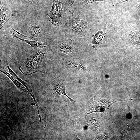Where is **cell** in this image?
<instances>
[{
    "label": "cell",
    "instance_id": "1",
    "mask_svg": "<svg viewBox=\"0 0 140 140\" xmlns=\"http://www.w3.org/2000/svg\"><path fill=\"white\" fill-rule=\"evenodd\" d=\"M132 99H97L90 103L86 109L80 114V117L81 118H83L94 112L105 113L113 104L117 101Z\"/></svg>",
    "mask_w": 140,
    "mask_h": 140
},
{
    "label": "cell",
    "instance_id": "2",
    "mask_svg": "<svg viewBox=\"0 0 140 140\" xmlns=\"http://www.w3.org/2000/svg\"><path fill=\"white\" fill-rule=\"evenodd\" d=\"M69 20L72 35L74 36L83 37L90 30L87 23L76 12H72V17Z\"/></svg>",
    "mask_w": 140,
    "mask_h": 140
},
{
    "label": "cell",
    "instance_id": "3",
    "mask_svg": "<svg viewBox=\"0 0 140 140\" xmlns=\"http://www.w3.org/2000/svg\"><path fill=\"white\" fill-rule=\"evenodd\" d=\"M64 0H52L51 9L47 15L52 20V23L55 26L58 25L62 23L64 11L62 4Z\"/></svg>",
    "mask_w": 140,
    "mask_h": 140
},
{
    "label": "cell",
    "instance_id": "4",
    "mask_svg": "<svg viewBox=\"0 0 140 140\" xmlns=\"http://www.w3.org/2000/svg\"><path fill=\"white\" fill-rule=\"evenodd\" d=\"M67 85V82L63 77L59 76L55 78L51 82V87L53 90V94L56 98H59L60 97V95H63L67 97L71 102H75L66 94L65 87Z\"/></svg>",
    "mask_w": 140,
    "mask_h": 140
},
{
    "label": "cell",
    "instance_id": "5",
    "mask_svg": "<svg viewBox=\"0 0 140 140\" xmlns=\"http://www.w3.org/2000/svg\"><path fill=\"white\" fill-rule=\"evenodd\" d=\"M19 71L25 76L30 75L38 72L43 73L40 70L37 63L31 58H28L19 66Z\"/></svg>",
    "mask_w": 140,
    "mask_h": 140
},
{
    "label": "cell",
    "instance_id": "6",
    "mask_svg": "<svg viewBox=\"0 0 140 140\" xmlns=\"http://www.w3.org/2000/svg\"><path fill=\"white\" fill-rule=\"evenodd\" d=\"M29 29L30 35L28 37L23 35L16 31L15 32L24 37L30 38L32 40L40 41L43 37L42 28L40 25L37 22H33L29 26Z\"/></svg>",
    "mask_w": 140,
    "mask_h": 140
},
{
    "label": "cell",
    "instance_id": "7",
    "mask_svg": "<svg viewBox=\"0 0 140 140\" xmlns=\"http://www.w3.org/2000/svg\"><path fill=\"white\" fill-rule=\"evenodd\" d=\"M11 35L13 38H18L20 39L22 42L29 44L34 49L40 48L47 51L50 50V47L46 43L22 39L18 37L13 31L11 33Z\"/></svg>",
    "mask_w": 140,
    "mask_h": 140
},
{
    "label": "cell",
    "instance_id": "8",
    "mask_svg": "<svg viewBox=\"0 0 140 140\" xmlns=\"http://www.w3.org/2000/svg\"><path fill=\"white\" fill-rule=\"evenodd\" d=\"M47 51L42 49L37 48L33 51L31 55L30 58L37 63L39 68L44 62L45 53Z\"/></svg>",
    "mask_w": 140,
    "mask_h": 140
},
{
    "label": "cell",
    "instance_id": "9",
    "mask_svg": "<svg viewBox=\"0 0 140 140\" xmlns=\"http://www.w3.org/2000/svg\"><path fill=\"white\" fill-rule=\"evenodd\" d=\"M0 72L4 74L7 76L15 83L20 90L23 92L28 93L27 90L24 86L21 84L19 81L15 78L10 73H8L6 70L4 68L1 66Z\"/></svg>",
    "mask_w": 140,
    "mask_h": 140
},
{
    "label": "cell",
    "instance_id": "10",
    "mask_svg": "<svg viewBox=\"0 0 140 140\" xmlns=\"http://www.w3.org/2000/svg\"><path fill=\"white\" fill-rule=\"evenodd\" d=\"M6 66L8 68L9 73L26 87V89H27L29 93H30L31 94H32L31 88L30 85L20 79L11 69L8 63L6 64Z\"/></svg>",
    "mask_w": 140,
    "mask_h": 140
},
{
    "label": "cell",
    "instance_id": "11",
    "mask_svg": "<svg viewBox=\"0 0 140 140\" xmlns=\"http://www.w3.org/2000/svg\"><path fill=\"white\" fill-rule=\"evenodd\" d=\"M57 47L59 51L63 54L72 52L73 50L71 46L63 43H61L59 44Z\"/></svg>",
    "mask_w": 140,
    "mask_h": 140
},
{
    "label": "cell",
    "instance_id": "12",
    "mask_svg": "<svg viewBox=\"0 0 140 140\" xmlns=\"http://www.w3.org/2000/svg\"><path fill=\"white\" fill-rule=\"evenodd\" d=\"M4 9L0 5V29H1L9 19Z\"/></svg>",
    "mask_w": 140,
    "mask_h": 140
},
{
    "label": "cell",
    "instance_id": "13",
    "mask_svg": "<svg viewBox=\"0 0 140 140\" xmlns=\"http://www.w3.org/2000/svg\"><path fill=\"white\" fill-rule=\"evenodd\" d=\"M130 33L132 42L136 44L140 45V33L134 31H131Z\"/></svg>",
    "mask_w": 140,
    "mask_h": 140
},
{
    "label": "cell",
    "instance_id": "14",
    "mask_svg": "<svg viewBox=\"0 0 140 140\" xmlns=\"http://www.w3.org/2000/svg\"><path fill=\"white\" fill-rule=\"evenodd\" d=\"M103 32L99 31L96 32L94 36L93 42L95 44H98L102 40L104 35Z\"/></svg>",
    "mask_w": 140,
    "mask_h": 140
},
{
    "label": "cell",
    "instance_id": "15",
    "mask_svg": "<svg viewBox=\"0 0 140 140\" xmlns=\"http://www.w3.org/2000/svg\"><path fill=\"white\" fill-rule=\"evenodd\" d=\"M76 0H64L62 3L63 10L66 11L70 8Z\"/></svg>",
    "mask_w": 140,
    "mask_h": 140
},
{
    "label": "cell",
    "instance_id": "16",
    "mask_svg": "<svg viewBox=\"0 0 140 140\" xmlns=\"http://www.w3.org/2000/svg\"><path fill=\"white\" fill-rule=\"evenodd\" d=\"M83 7L88 4L97 1H103L113 4V0H84Z\"/></svg>",
    "mask_w": 140,
    "mask_h": 140
},
{
    "label": "cell",
    "instance_id": "17",
    "mask_svg": "<svg viewBox=\"0 0 140 140\" xmlns=\"http://www.w3.org/2000/svg\"><path fill=\"white\" fill-rule=\"evenodd\" d=\"M70 65L72 66L73 67H75L77 68H80L81 67V65L80 64L75 62L73 61L70 62Z\"/></svg>",
    "mask_w": 140,
    "mask_h": 140
},
{
    "label": "cell",
    "instance_id": "18",
    "mask_svg": "<svg viewBox=\"0 0 140 140\" xmlns=\"http://www.w3.org/2000/svg\"><path fill=\"white\" fill-rule=\"evenodd\" d=\"M116 3L118 4L128 1V0H113Z\"/></svg>",
    "mask_w": 140,
    "mask_h": 140
},
{
    "label": "cell",
    "instance_id": "19",
    "mask_svg": "<svg viewBox=\"0 0 140 140\" xmlns=\"http://www.w3.org/2000/svg\"><path fill=\"white\" fill-rule=\"evenodd\" d=\"M137 8L139 10H140V4L137 7Z\"/></svg>",
    "mask_w": 140,
    "mask_h": 140
},
{
    "label": "cell",
    "instance_id": "20",
    "mask_svg": "<svg viewBox=\"0 0 140 140\" xmlns=\"http://www.w3.org/2000/svg\"></svg>",
    "mask_w": 140,
    "mask_h": 140
}]
</instances>
